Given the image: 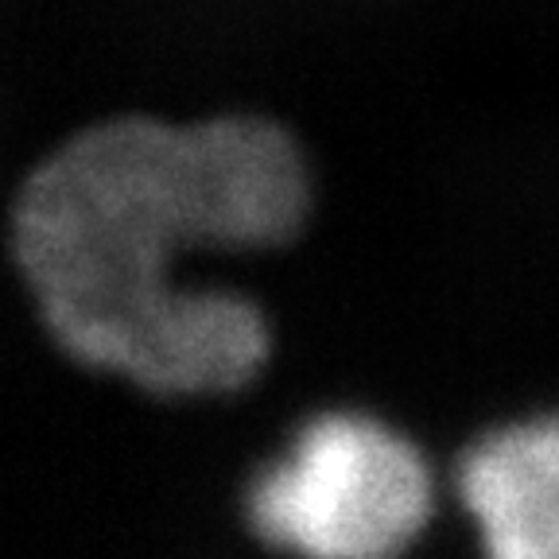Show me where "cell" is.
<instances>
[{"instance_id": "cell-2", "label": "cell", "mask_w": 559, "mask_h": 559, "mask_svg": "<svg viewBox=\"0 0 559 559\" xmlns=\"http://www.w3.org/2000/svg\"><path fill=\"white\" fill-rule=\"evenodd\" d=\"M431 501V471L408 436L366 412H323L257 471L245 513L284 556L401 559Z\"/></svg>"}, {"instance_id": "cell-3", "label": "cell", "mask_w": 559, "mask_h": 559, "mask_svg": "<svg viewBox=\"0 0 559 559\" xmlns=\"http://www.w3.org/2000/svg\"><path fill=\"white\" fill-rule=\"evenodd\" d=\"M486 559H559V419L489 431L459 466Z\"/></svg>"}, {"instance_id": "cell-1", "label": "cell", "mask_w": 559, "mask_h": 559, "mask_svg": "<svg viewBox=\"0 0 559 559\" xmlns=\"http://www.w3.org/2000/svg\"><path fill=\"white\" fill-rule=\"evenodd\" d=\"M307 210L311 175L280 124L121 117L35 167L12 249L70 358L148 393L218 396L261 373L272 326L241 292L187 284L179 261L288 245Z\"/></svg>"}]
</instances>
